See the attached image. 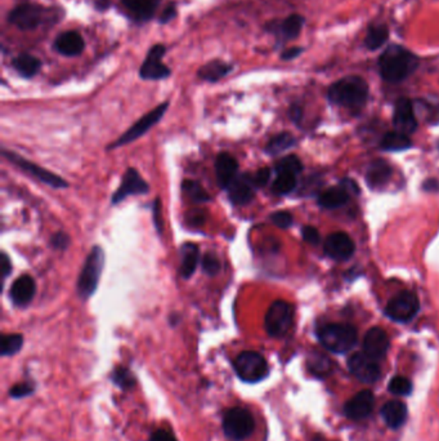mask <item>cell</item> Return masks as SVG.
<instances>
[{"label":"cell","instance_id":"6da1fadb","mask_svg":"<svg viewBox=\"0 0 439 441\" xmlns=\"http://www.w3.org/2000/svg\"><path fill=\"white\" fill-rule=\"evenodd\" d=\"M419 66V60L413 52L402 45H389L379 59V70L384 80L399 83L410 77Z\"/></svg>","mask_w":439,"mask_h":441},{"label":"cell","instance_id":"7a4b0ae2","mask_svg":"<svg viewBox=\"0 0 439 441\" xmlns=\"http://www.w3.org/2000/svg\"><path fill=\"white\" fill-rule=\"evenodd\" d=\"M369 98V84L360 77L340 79L329 88V100L346 109H360Z\"/></svg>","mask_w":439,"mask_h":441},{"label":"cell","instance_id":"3957f363","mask_svg":"<svg viewBox=\"0 0 439 441\" xmlns=\"http://www.w3.org/2000/svg\"><path fill=\"white\" fill-rule=\"evenodd\" d=\"M322 346L335 354H346L357 343V331L349 324H326L317 329Z\"/></svg>","mask_w":439,"mask_h":441},{"label":"cell","instance_id":"277c9868","mask_svg":"<svg viewBox=\"0 0 439 441\" xmlns=\"http://www.w3.org/2000/svg\"><path fill=\"white\" fill-rule=\"evenodd\" d=\"M103 267H105V251L100 246H93L91 253L85 260L84 266L77 279V294L83 301L92 297L95 293L101 281Z\"/></svg>","mask_w":439,"mask_h":441},{"label":"cell","instance_id":"5b68a950","mask_svg":"<svg viewBox=\"0 0 439 441\" xmlns=\"http://www.w3.org/2000/svg\"><path fill=\"white\" fill-rule=\"evenodd\" d=\"M223 433L232 441H242L252 436L255 430L254 417L247 409L231 408L223 417Z\"/></svg>","mask_w":439,"mask_h":441},{"label":"cell","instance_id":"8992f818","mask_svg":"<svg viewBox=\"0 0 439 441\" xmlns=\"http://www.w3.org/2000/svg\"><path fill=\"white\" fill-rule=\"evenodd\" d=\"M237 377L246 383L261 382L270 373L268 363L256 351H244L233 361Z\"/></svg>","mask_w":439,"mask_h":441},{"label":"cell","instance_id":"52a82bcc","mask_svg":"<svg viewBox=\"0 0 439 441\" xmlns=\"http://www.w3.org/2000/svg\"><path fill=\"white\" fill-rule=\"evenodd\" d=\"M1 154L9 163L16 165L18 170H22L25 174L33 177V179L39 181V182H42L44 185H48V186L53 187V188H66V187H68L66 179L59 177V174H56L53 172H49V170L43 168V167L35 164L33 161L27 160L26 158L18 155V154L9 151V150H6V149H3Z\"/></svg>","mask_w":439,"mask_h":441},{"label":"cell","instance_id":"ba28073f","mask_svg":"<svg viewBox=\"0 0 439 441\" xmlns=\"http://www.w3.org/2000/svg\"><path fill=\"white\" fill-rule=\"evenodd\" d=\"M293 320H294L293 306L286 301L279 299L270 306L264 317V328L270 337L281 338L290 331Z\"/></svg>","mask_w":439,"mask_h":441},{"label":"cell","instance_id":"9c48e42d","mask_svg":"<svg viewBox=\"0 0 439 441\" xmlns=\"http://www.w3.org/2000/svg\"><path fill=\"white\" fill-rule=\"evenodd\" d=\"M168 107H169V102H162L159 106H156L153 110L147 112L141 119L137 120L134 124L129 128L125 133H123L121 136L118 137L115 142H112L109 146V150H114V149H118L121 146L132 144V142L137 141L138 138H141L144 133H147L151 128L155 127L162 119V117L165 115Z\"/></svg>","mask_w":439,"mask_h":441},{"label":"cell","instance_id":"30bf717a","mask_svg":"<svg viewBox=\"0 0 439 441\" xmlns=\"http://www.w3.org/2000/svg\"><path fill=\"white\" fill-rule=\"evenodd\" d=\"M419 310L420 304L414 293L402 292L389 301L385 315L393 322H408L414 319Z\"/></svg>","mask_w":439,"mask_h":441},{"label":"cell","instance_id":"8fae6325","mask_svg":"<svg viewBox=\"0 0 439 441\" xmlns=\"http://www.w3.org/2000/svg\"><path fill=\"white\" fill-rule=\"evenodd\" d=\"M348 368L357 380L364 383H373L380 378V366L378 360L366 352H355L348 360Z\"/></svg>","mask_w":439,"mask_h":441},{"label":"cell","instance_id":"7c38bea8","mask_svg":"<svg viewBox=\"0 0 439 441\" xmlns=\"http://www.w3.org/2000/svg\"><path fill=\"white\" fill-rule=\"evenodd\" d=\"M148 191H150V186L142 179L139 172L135 168H128L121 179V185L118 186L116 193L112 195L111 203L116 205L124 202L129 196L146 195L148 194Z\"/></svg>","mask_w":439,"mask_h":441},{"label":"cell","instance_id":"4fadbf2b","mask_svg":"<svg viewBox=\"0 0 439 441\" xmlns=\"http://www.w3.org/2000/svg\"><path fill=\"white\" fill-rule=\"evenodd\" d=\"M45 9L36 4H21L9 13L10 24L20 30H33L40 25L44 20Z\"/></svg>","mask_w":439,"mask_h":441},{"label":"cell","instance_id":"5bb4252c","mask_svg":"<svg viewBox=\"0 0 439 441\" xmlns=\"http://www.w3.org/2000/svg\"><path fill=\"white\" fill-rule=\"evenodd\" d=\"M165 54V47L161 44L153 45L148 52L146 60H144L139 75L144 80H161L170 75V70L167 65L161 62V59Z\"/></svg>","mask_w":439,"mask_h":441},{"label":"cell","instance_id":"9a60e30c","mask_svg":"<svg viewBox=\"0 0 439 441\" xmlns=\"http://www.w3.org/2000/svg\"><path fill=\"white\" fill-rule=\"evenodd\" d=\"M323 251L331 260L344 262L355 255V246L353 240L346 232H334L325 240Z\"/></svg>","mask_w":439,"mask_h":441},{"label":"cell","instance_id":"2e32d148","mask_svg":"<svg viewBox=\"0 0 439 441\" xmlns=\"http://www.w3.org/2000/svg\"><path fill=\"white\" fill-rule=\"evenodd\" d=\"M256 187L254 185L252 174L250 173H242L238 174L235 181L229 185V199L233 205L242 207L250 203L255 196Z\"/></svg>","mask_w":439,"mask_h":441},{"label":"cell","instance_id":"e0dca14e","mask_svg":"<svg viewBox=\"0 0 439 441\" xmlns=\"http://www.w3.org/2000/svg\"><path fill=\"white\" fill-rule=\"evenodd\" d=\"M393 124L397 132L405 135H413L417 129V119L415 115L414 106L410 100L399 98L393 114Z\"/></svg>","mask_w":439,"mask_h":441},{"label":"cell","instance_id":"ac0fdd59","mask_svg":"<svg viewBox=\"0 0 439 441\" xmlns=\"http://www.w3.org/2000/svg\"><path fill=\"white\" fill-rule=\"evenodd\" d=\"M375 405V396L371 391L363 390L349 400L344 407V413L349 419L361 421L371 414Z\"/></svg>","mask_w":439,"mask_h":441},{"label":"cell","instance_id":"d6986e66","mask_svg":"<svg viewBox=\"0 0 439 441\" xmlns=\"http://www.w3.org/2000/svg\"><path fill=\"white\" fill-rule=\"evenodd\" d=\"M35 293H36V283L34 278L25 274L13 281L12 287L9 289V298L12 299L13 305L17 307H26L34 299Z\"/></svg>","mask_w":439,"mask_h":441},{"label":"cell","instance_id":"ffe728a7","mask_svg":"<svg viewBox=\"0 0 439 441\" xmlns=\"http://www.w3.org/2000/svg\"><path fill=\"white\" fill-rule=\"evenodd\" d=\"M390 341L381 328H371L363 338V352L375 360H380L388 354Z\"/></svg>","mask_w":439,"mask_h":441},{"label":"cell","instance_id":"44dd1931","mask_svg":"<svg viewBox=\"0 0 439 441\" xmlns=\"http://www.w3.org/2000/svg\"><path fill=\"white\" fill-rule=\"evenodd\" d=\"M238 173V161L229 153L218 154L215 159V176L222 188H229Z\"/></svg>","mask_w":439,"mask_h":441},{"label":"cell","instance_id":"7402d4cb","mask_svg":"<svg viewBox=\"0 0 439 441\" xmlns=\"http://www.w3.org/2000/svg\"><path fill=\"white\" fill-rule=\"evenodd\" d=\"M200 262V248L194 243H185L180 246V264L179 274L183 279L192 278Z\"/></svg>","mask_w":439,"mask_h":441},{"label":"cell","instance_id":"603a6c76","mask_svg":"<svg viewBox=\"0 0 439 441\" xmlns=\"http://www.w3.org/2000/svg\"><path fill=\"white\" fill-rule=\"evenodd\" d=\"M352 190L346 185V181L338 187H330L318 196V204L325 209H338L344 207L349 200V193Z\"/></svg>","mask_w":439,"mask_h":441},{"label":"cell","instance_id":"cb8c5ba5","mask_svg":"<svg viewBox=\"0 0 439 441\" xmlns=\"http://www.w3.org/2000/svg\"><path fill=\"white\" fill-rule=\"evenodd\" d=\"M84 39L77 31H66L59 35L54 43V48L63 56L74 57L84 50Z\"/></svg>","mask_w":439,"mask_h":441},{"label":"cell","instance_id":"d4e9b609","mask_svg":"<svg viewBox=\"0 0 439 441\" xmlns=\"http://www.w3.org/2000/svg\"><path fill=\"white\" fill-rule=\"evenodd\" d=\"M381 417L390 428H399L407 418V407L402 401L392 400L381 408Z\"/></svg>","mask_w":439,"mask_h":441},{"label":"cell","instance_id":"484cf974","mask_svg":"<svg viewBox=\"0 0 439 441\" xmlns=\"http://www.w3.org/2000/svg\"><path fill=\"white\" fill-rule=\"evenodd\" d=\"M392 177V168L387 161L376 160L369 167L366 173L367 184L371 188H383Z\"/></svg>","mask_w":439,"mask_h":441},{"label":"cell","instance_id":"4316f807","mask_svg":"<svg viewBox=\"0 0 439 441\" xmlns=\"http://www.w3.org/2000/svg\"><path fill=\"white\" fill-rule=\"evenodd\" d=\"M134 17L142 21H148L155 15L160 0H121Z\"/></svg>","mask_w":439,"mask_h":441},{"label":"cell","instance_id":"83f0119b","mask_svg":"<svg viewBox=\"0 0 439 441\" xmlns=\"http://www.w3.org/2000/svg\"><path fill=\"white\" fill-rule=\"evenodd\" d=\"M232 70L231 65L223 62V61H211L209 63L203 65V68L199 70V77L206 80V82H218L222 77H226Z\"/></svg>","mask_w":439,"mask_h":441},{"label":"cell","instance_id":"f1b7e54d","mask_svg":"<svg viewBox=\"0 0 439 441\" xmlns=\"http://www.w3.org/2000/svg\"><path fill=\"white\" fill-rule=\"evenodd\" d=\"M13 68H16L18 74L24 77H33L38 74L42 68V62L31 54H20L13 60Z\"/></svg>","mask_w":439,"mask_h":441},{"label":"cell","instance_id":"f546056e","mask_svg":"<svg viewBox=\"0 0 439 441\" xmlns=\"http://www.w3.org/2000/svg\"><path fill=\"white\" fill-rule=\"evenodd\" d=\"M410 137L401 132H389L381 140V147L387 151H403L411 147Z\"/></svg>","mask_w":439,"mask_h":441},{"label":"cell","instance_id":"4dcf8cb0","mask_svg":"<svg viewBox=\"0 0 439 441\" xmlns=\"http://www.w3.org/2000/svg\"><path fill=\"white\" fill-rule=\"evenodd\" d=\"M182 191L188 199H191L194 203H208L211 200L209 193L203 188V185L199 181L185 179L182 182Z\"/></svg>","mask_w":439,"mask_h":441},{"label":"cell","instance_id":"1f68e13d","mask_svg":"<svg viewBox=\"0 0 439 441\" xmlns=\"http://www.w3.org/2000/svg\"><path fill=\"white\" fill-rule=\"evenodd\" d=\"M294 144H295L294 136L287 133V132H282V133H279V135L270 138L268 144L265 146V153L275 156V155L286 151L287 149L293 147Z\"/></svg>","mask_w":439,"mask_h":441},{"label":"cell","instance_id":"d6a6232c","mask_svg":"<svg viewBox=\"0 0 439 441\" xmlns=\"http://www.w3.org/2000/svg\"><path fill=\"white\" fill-rule=\"evenodd\" d=\"M296 174L293 173H277L276 179L272 184V193L276 195H287L295 190L298 185Z\"/></svg>","mask_w":439,"mask_h":441},{"label":"cell","instance_id":"836d02e7","mask_svg":"<svg viewBox=\"0 0 439 441\" xmlns=\"http://www.w3.org/2000/svg\"><path fill=\"white\" fill-rule=\"evenodd\" d=\"M389 36L388 27L385 25H373L369 29L367 35H366V47L371 51L375 50H379L380 47H383Z\"/></svg>","mask_w":439,"mask_h":441},{"label":"cell","instance_id":"e575fe53","mask_svg":"<svg viewBox=\"0 0 439 441\" xmlns=\"http://www.w3.org/2000/svg\"><path fill=\"white\" fill-rule=\"evenodd\" d=\"M24 346V336L13 333L1 337V357H13Z\"/></svg>","mask_w":439,"mask_h":441},{"label":"cell","instance_id":"d590c367","mask_svg":"<svg viewBox=\"0 0 439 441\" xmlns=\"http://www.w3.org/2000/svg\"><path fill=\"white\" fill-rule=\"evenodd\" d=\"M303 25H305V18L299 15H291L281 24L279 31L285 39H294L300 34Z\"/></svg>","mask_w":439,"mask_h":441},{"label":"cell","instance_id":"8d00e7d4","mask_svg":"<svg viewBox=\"0 0 439 441\" xmlns=\"http://www.w3.org/2000/svg\"><path fill=\"white\" fill-rule=\"evenodd\" d=\"M275 170L276 173H293L298 176L303 170V164L295 155H288L276 163Z\"/></svg>","mask_w":439,"mask_h":441},{"label":"cell","instance_id":"74e56055","mask_svg":"<svg viewBox=\"0 0 439 441\" xmlns=\"http://www.w3.org/2000/svg\"><path fill=\"white\" fill-rule=\"evenodd\" d=\"M308 369L317 377H325L331 372V363L328 357L321 354H313L308 359Z\"/></svg>","mask_w":439,"mask_h":441},{"label":"cell","instance_id":"f35d334b","mask_svg":"<svg viewBox=\"0 0 439 441\" xmlns=\"http://www.w3.org/2000/svg\"><path fill=\"white\" fill-rule=\"evenodd\" d=\"M112 381L115 384H118L120 389L128 390L132 389L135 384V378L133 374L130 373V371L125 366H118L115 368L114 373H112Z\"/></svg>","mask_w":439,"mask_h":441},{"label":"cell","instance_id":"ab89813d","mask_svg":"<svg viewBox=\"0 0 439 441\" xmlns=\"http://www.w3.org/2000/svg\"><path fill=\"white\" fill-rule=\"evenodd\" d=\"M201 269H203V274H206L208 276L218 275L222 270V262H220V257L214 252L205 253L201 258Z\"/></svg>","mask_w":439,"mask_h":441},{"label":"cell","instance_id":"60d3db41","mask_svg":"<svg viewBox=\"0 0 439 441\" xmlns=\"http://www.w3.org/2000/svg\"><path fill=\"white\" fill-rule=\"evenodd\" d=\"M413 382L407 380L406 377L397 375L394 378H392V381L389 383V391L398 396H407L413 392Z\"/></svg>","mask_w":439,"mask_h":441},{"label":"cell","instance_id":"b9f144b4","mask_svg":"<svg viewBox=\"0 0 439 441\" xmlns=\"http://www.w3.org/2000/svg\"><path fill=\"white\" fill-rule=\"evenodd\" d=\"M270 221L273 225H276L279 229H288L293 225V214L286 211H279V212L270 214Z\"/></svg>","mask_w":439,"mask_h":441},{"label":"cell","instance_id":"7bdbcfd3","mask_svg":"<svg viewBox=\"0 0 439 441\" xmlns=\"http://www.w3.org/2000/svg\"><path fill=\"white\" fill-rule=\"evenodd\" d=\"M34 392V386L29 382H21L15 384L10 390H9V395L13 398V399H22L26 398L29 395H31Z\"/></svg>","mask_w":439,"mask_h":441},{"label":"cell","instance_id":"ee69618b","mask_svg":"<svg viewBox=\"0 0 439 441\" xmlns=\"http://www.w3.org/2000/svg\"><path fill=\"white\" fill-rule=\"evenodd\" d=\"M71 244V238L65 231L56 232L51 239V246L57 251H66Z\"/></svg>","mask_w":439,"mask_h":441},{"label":"cell","instance_id":"f6af8a7d","mask_svg":"<svg viewBox=\"0 0 439 441\" xmlns=\"http://www.w3.org/2000/svg\"><path fill=\"white\" fill-rule=\"evenodd\" d=\"M250 174H252V179H253L254 185L256 188L264 187L270 182V168H262V170H256L255 173H250Z\"/></svg>","mask_w":439,"mask_h":441},{"label":"cell","instance_id":"bcb514c9","mask_svg":"<svg viewBox=\"0 0 439 441\" xmlns=\"http://www.w3.org/2000/svg\"><path fill=\"white\" fill-rule=\"evenodd\" d=\"M12 261L6 252H1L0 255V274H1V283L7 281L10 272H12Z\"/></svg>","mask_w":439,"mask_h":441},{"label":"cell","instance_id":"7dc6e473","mask_svg":"<svg viewBox=\"0 0 439 441\" xmlns=\"http://www.w3.org/2000/svg\"><path fill=\"white\" fill-rule=\"evenodd\" d=\"M302 237H303V239H305L307 243L313 244V246L318 244L320 240H321L318 230L314 229L313 226H305V227H303V229H302Z\"/></svg>","mask_w":439,"mask_h":441},{"label":"cell","instance_id":"c3c4849f","mask_svg":"<svg viewBox=\"0 0 439 441\" xmlns=\"http://www.w3.org/2000/svg\"><path fill=\"white\" fill-rule=\"evenodd\" d=\"M205 213L201 209H197V211H192V212L187 214V223L192 227H200L205 223Z\"/></svg>","mask_w":439,"mask_h":441},{"label":"cell","instance_id":"681fc988","mask_svg":"<svg viewBox=\"0 0 439 441\" xmlns=\"http://www.w3.org/2000/svg\"><path fill=\"white\" fill-rule=\"evenodd\" d=\"M153 225L155 229L159 232V235L162 234V220H161V203L160 199L157 197L153 204Z\"/></svg>","mask_w":439,"mask_h":441},{"label":"cell","instance_id":"f907efd6","mask_svg":"<svg viewBox=\"0 0 439 441\" xmlns=\"http://www.w3.org/2000/svg\"><path fill=\"white\" fill-rule=\"evenodd\" d=\"M150 441H177V439H176V436L170 433V431H168V430L160 428V430L155 431V433L151 435Z\"/></svg>","mask_w":439,"mask_h":441},{"label":"cell","instance_id":"816d5d0a","mask_svg":"<svg viewBox=\"0 0 439 441\" xmlns=\"http://www.w3.org/2000/svg\"><path fill=\"white\" fill-rule=\"evenodd\" d=\"M177 15V10H176V6L174 4H169L165 10L162 12L161 15L160 22L161 24H165V22H169L170 20L173 17H176Z\"/></svg>","mask_w":439,"mask_h":441},{"label":"cell","instance_id":"f5cc1de1","mask_svg":"<svg viewBox=\"0 0 439 441\" xmlns=\"http://www.w3.org/2000/svg\"><path fill=\"white\" fill-rule=\"evenodd\" d=\"M300 53H302V48H298V47H296V48H290V50L284 52L281 57H282V60H293V59L298 57Z\"/></svg>","mask_w":439,"mask_h":441},{"label":"cell","instance_id":"db71d44e","mask_svg":"<svg viewBox=\"0 0 439 441\" xmlns=\"http://www.w3.org/2000/svg\"><path fill=\"white\" fill-rule=\"evenodd\" d=\"M438 181H436V179H428V181L424 184V190H425V191H438Z\"/></svg>","mask_w":439,"mask_h":441},{"label":"cell","instance_id":"11a10c76","mask_svg":"<svg viewBox=\"0 0 439 441\" xmlns=\"http://www.w3.org/2000/svg\"><path fill=\"white\" fill-rule=\"evenodd\" d=\"M290 117H291V119L294 120L295 123H298V121L300 120V117H302V110H300V107H298V106H293V107H291V110H290Z\"/></svg>","mask_w":439,"mask_h":441},{"label":"cell","instance_id":"9f6ffc18","mask_svg":"<svg viewBox=\"0 0 439 441\" xmlns=\"http://www.w3.org/2000/svg\"><path fill=\"white\" fill-rule=\"evenodd\" d=\"M95 6H97V8L98 9H106L110 6V1H109V0H98V1L95 3Z\"/></svg>","mask_w":439,"mask_h":441}]
</instances>
